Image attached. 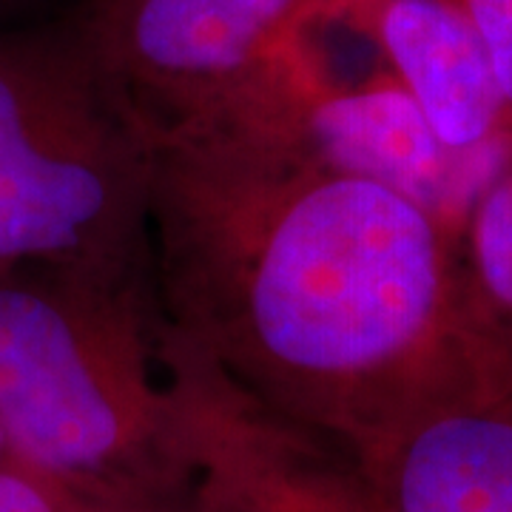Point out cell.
Masks as SVG:
<instances>
[{"mask_svg": "<svg viewBox=\"0 0 512 512\" xmlns=\"http://www.w3.org/2000/svg\"><path fill=\"white\" fill-rule=\"evenodd\" d=\"M148 222L165 322L350 450L447 376L487 319L439 222L256 120L154 140Z\"/></svg>", "mask_w": 512, "mask_h": 512, "instance_id": "obj_1", "label": "cell"}, {"mask_svg": "<svg viewBox=\"0 0 512 512\" xmlns=\"http://www.w3.org/2000/svg\"><path fill=\"white\" fill-rule=\"evenodd\" d=\"M154 282L52 268L0 274V430L9 458L77 501L191 495L160 359Z\"/></svg>", "mask_w": 512, "mask_h": 512, "instance_id": "obj_2", "label": "cell"}, {"mask_svg": "<svg viewBox=\"0 0 512 512\" xmlns=\"http://www.w3.org/2000/svg\"><path fill=\"white\" fill-rule=\"evenodd\" d=\"M151 143L72 32L0 35V274L154 282Z\"/></svg>", "mask_w": 512, "mask_h": 512, "instance_id": "obj_3", "label": "cell"}, {"mask_svg": "<svg viewBox=\"0 0 512 512\" xmlns=\"http://www.w3.org/2000/svg\"><path fill=\"white\" fill-rule=\"evenodd\" d=\"M336 0H80L63 20L148 143L225 123L271 89Z\"/></svg>", "mask_w": 512, "mask_h": 512, "instance_id": "obj_4", "label": "cell"}, {"mask_svg": "<svg viewBox=\"0 0 512 512\" xmlns=\"http://www.w3.org/2000/svg\"><path fill=\"white\" fill-rule=\"evenodd\" d=\"M160 359L202 510L402 512L350 447L259 402L165 316Z\"/></svg>", "mask_w": 512, "mask_h": 512, "instance_id": "obj_5", "label": "cell"}, {"mask_svg": "<svg viewBox=\"0 0 512 512\" xmlns=\"http://www.w3.org/2000/svg\"><path fill=\"white\" fill-rule=\"evenodd\" d=\"M234 120L265 123L330 168L390 188L458 242L478 197L512 168V140L478 151L444 146L390 72L333 80L311 35Z\"/></svg>", "mask_w": 512, "mask_h": 512, "instance_id": "obj_6", "label": "cell"}, {"mask_svg": "<svg viewBox=\"0 0 512 512\" xmlns=\"http://www.w3.org/2000/svg\"><path fill=\"white\" fill-rule=\"evenodd\" d=\"M353 456L402 512H512V339L493 319L458 365Z\"/></svg>", "mask_w": 512, "mask_h": 512, "instance_id": "obj_7", "label": "cell"}, {"mask_svg": "<svg viewBox=\"0 0 512 512\" xmlns=\"http://www.w3.org/2000/svg\"><path fill=\"white\" fill-rule=\"evenodd\" d=\"M348 20L382 52L439 140L478 151L512 140V109L487 46L453 0H336Z\"/></svg>", "mask_w": 512, "mask_h": 512, "instance_id": "obj_8", "label": "cell"}, {"mask_svg": "<svg viewBox=\"0 0 512 512\" xmlns=\"http://www.w3.org/2000/svg\"><path fill=\"white\" fill-rule=\"evenodd\" d=\"M461 262L478 308L512 339V168L473 205Z\"/></svg>", "mask_w": 512, "mask_h": 512, "instance_id": "obj_9", "label": "cell"}, {"mask_svg": "<svg viewBox=\"0 0 512 512\" xmlns=\"http://www.w3.org/2000/svg\"><path fill=\"white\" fill-rule=\"evenodd\" d=\"M0 512H74V495L52 478L6 458L0 461Z\"/></svg>", "mask_w": 512, "mask_h": 512, "instance_id": "obj_10", "label": "cell"}, {"mask_svg": "<svg viewBox=\"0 0 512 512\" xmlns=\"http://www.w3.org/2000/svg\"><path fill=\"white\" fill-rule=\"evenodd\" d=\"M487 46L512 109V0H453Z\"/></svg>", "mask_w": 512, "mask_h": 512, "instance_id": "obj_11", "label": "cell"}, {"mask_svg": "<svg viewBox=\"0 0 512 512\" xmlns=\"http://www.w3.org/2000/svg\"><path fill=\"white\" fill-rule=\"evenodd\" d=\"M74 512H208L188 495L183 501H163V504H94V501H77Z\"/></svg>", "mask_w": 512, "mask_h": 512, "instance_id": "obj_12", "label": "cell"}, {"mask_svg": "<svg viewBox=\"0 0 512 512\" xmlns=\"http://www.w3.org/2000/svg\"><path fill=\"white\" fill-rule=\"evenodd\" d=\"M9 458V450H6V439H3V430H0V461Z\"/></svg>", "mask_w": 512, "mask_h": 512, "instance_id": "obj_13", "label": "cell"}]
</instances>
